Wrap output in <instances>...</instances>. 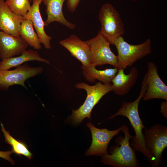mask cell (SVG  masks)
I'll return each instance as SVG.
<instances>
[{"instance_id": "484cf974", "label": "cell", "mask_w": 167, "mask_h": 167, "mask_svg": "<svg viewBox=\"0 0 167 167\" xmlns=\"http://www.w3.org/2000/svg\"></svg>"}, {"instance_id": "7402d4cb", "label": "cell", "mask_w": 167, "mask_h": 167, "mask_svg": "<svg viewBox=\"0 0 167 167\" xmlns=\"http://www.w3.org/2000/svg\"><path fill=\"white\" fill-rule=\"evenodd\" d=\"M67 2V7L69 11L74 12L78 7L81 0H66Z\"/></svg>"}, {"instance_id": "cb8c5ba5", "label": "cell", "mask_w": 167, "mask_h": 167, "mask_svg": "<svg viewBox=\"0 0 167 167\" xmlns=\"http://www.w3.org/2000/svg\"><path fill=\"white\" fill-rule=\"evenodd\" d=\"M161 113L165 118H167V101H163L161 104Z\"/></svg>"}, {"instance_id": "d6986e66", "label": "cell", "mask_w": 167, "mask_h": 167, "mask_svg": "<svg viewBox=\"0 0 167 167\" xmlns=\"http://www.w3.org/2000/svg\"><path fill=\"white\" fill-rule=\"evenodd\" d=\"M33 26L31 20L25 19L21 24L19 34L28 45L35 49L39 50L41 48V43L37 33L34 30Z\"/></svg>"}, {"instance_id": "ffe728a7", "label": "cell", "mask_w": 167, "mask_h": 167, "mask_svg": "<svg viewBox=\"0 0 167 167\" xmlns=\"http://www.w3.org/2000/svg\"><path fill=\"white\" fill-rule=\"evenodd\" d=\"M1 125L5 141L7 143L12 146L13 153L17 155H23L28 159H31L32 157V154L29 150L27 144L23 141L15 139L10 134L8 131H6L2 123H1Z\"/></svg>"}, {"instance_id": "ba28073f", "label": "cell", "mask_w": 167, "mask_h": 167, "mask_svg": "<svg viewBox=\"0 0 167 167\" xmlns=\"http://www.w3.org/2000/svg\"><path fill=\"white\" fill-rule=\"evenodd\" d=\"M43 71L42 66H32L25 63L12 70L0 69V89L6 91L14 85H20L26 89V80L41 74Z\"/></svg>"}, {"instance_id": "9c48e42d", "label": "cell", "mask_w": 167, "mask_h": 167, "mask_svg": "<svg viewBox=\"0 0 167 167\" xmlns=\"http://www.w3.org/2000/svg\"><path fill=\"white\" fill-rule=\"evenodd\" d=\"M87 126L91 131L92 141L90 148L85 152L86 156L95 155L102 156L108 154L107 148L113 137L122 131V126L115 130L110 131L106 128L100 129L95 127L91 122Z\"/></svg>"}, {"instance_id": "52a82bcc", "label": "cell", "mask_w": 167, "mask_h": 167, "mask_svg": "<svg viewBox=\"0 0 167 167\" xmlns=\"http://www.w3.org/2000/svg\"><path fill=\"white\" fill-rule=\"evenodd\" d=\"M85 41L90 51L91 64L96 66L107 64L117 68V56L111 51L110 43L100 31L96 36Z\"/></svg>"}, {"instance_id": "ac0fdd59", "label": "cell", "mask_w": 167, "mask_h": 167, "mask_svg": "<svg viewBox=\"0 0 167 167\" xmlns=\"http://www.w3.org/2000/svg\"><path fill=\"white\" fill-rule=\"evenodd\" d=\"M82 73L85 79L90 82L95 83L97 79L104 84L111 83L112 81L118 72L117 67L99 70L96 66L91 64L88 66L82 65Z\"/></svg>"}, {"instance_id": "3957f363", "label": "cell", "mask_w": 167, "mask_h": 167, "mask_svg": "<svg viewBox=\"0 0 167 167\" xmlns=\"http://www.w3.org/2000/svg\"><path fill=\"white\" fill-rule=\"evenodd\" d=\"M75 87L84 89L87 93V97L83 104L75 110L72 109V115L69 117L73 123L79 124L86 118L91 119L92 109L103 96L112 91V84H103L99 82L91 86L81 82L77 83Z\"/></svg>"}, {"instance_id": "2e32d148", "label": "cell", "mask_w": 167, "mask_h": 167, "mask_svg": "<svg viewBox=\"0 0 167 167\" xmlns=\"http://www.w3.org/2000/svg\"><path fill=\"white\" fill-rule=\"evenodd\" d=\"M66 0H43L46 6L47 18L44 22L45 26H47L54 22L59 23L68 28L73 29L75 25L68 21L62 11V6Z\"/></svg>"}, {"instance_id": "5b68a950", "label": "cell", "mask_w": 167, "mask_h": 167, "mask_svg": "<svg viewBox=\"0 0 167 167\" xmlns=\"http://www.w3.org/2000/svg\"><path fill=\"white\" fill-rule=\"evenodd\" d=\"M98 19L101 33L110 44L113 45L115 40L125 33L124 25L119 13L111 4L105 3L101 8Z\"/></svg>"}, {"instance_id": "44dd1931", "label": "cell", "mask_w": 167, "mask_h": 167, "mask_svg": "<svg viewBox=\"0 0 167 167\" xmlns=\"http://www.w3.org/2000/svg\"><path fill=\"white\" fill-rule=\"evenodd\" d=\"M5 3L13 12L23 16L31 7L29 0H6Z\"/></svg>"}, {"instance_id": "4fadbf2b", "label": "cell", "mask_w": 167, "mask_h": 167, "mask_svg": "<svg viewBox=\"0 0 167 167\" xmlns=\"http://www.w3.org/2000/svg\"><path fill=\"white\" fill-rule=\"evenodd\" d=\"M24 16L13 12L4 0H0V30L11 35L20 36L19 29Z\"/></svg>"}, {"instance_id": "7c38bea8", "label": "cell", "mask_w": 167, "mask_h": 167, "mask_svg": "<svg viewBox=\"0 0 167 167\" xmlns=\"http://www.w3.org/2000/svg\"><path fill=\"white\" fill-rule=\"evenodd\" d=\"M59 43L70 52L72 56L78 60L82 65L91 64L90 51L85 41H83L77 36L72 34L61 41Z\"/></svg>"}, {"instance_id": "d4e9b609", "label": "cell", "mask_w": 167, "mask_h": 167, "mask_svg": "<svg viewBox=\"0 0 167 167\" xmlns=\"http://www.w3.org/2000/svg\"><path fill=\"white\" fill-rule=\"evenodd\" d=\"M29 1L30 2L32 1V0H29Z\"/></svg>"}, {"instance_id": "e0dca14e", "label": "cell", "mask_w": 167, "mask_h": 167, "mask_svg": "<svg viewBox=\"0 0 167 167\" xmlns=\"http://www.w3.org/2000/svg\"><path fill=\"white\" fill-rule=\"evenodd\" d=\"M34 61L50 64L49 60L41 57L37 51L29 49L26 50L18 56L2 60L0 62V69L8 70L20 66L26 62Z\"/></svg>"}, {"instance_id": "277c9868", "label": "cell", "mask_w": 167, "mask_h": 167, "mask_svg": "<svg viewBox=\"0 0 167 167\" xmlns=\"http://www.w3.org/2000/svg\"><path fill=\"white\" fill-rule=\"evenodd\" d=\"M151 41L148 39L144 42L138 45H131L127 42L122 36L115 41L114 45L117 50L118 69H125L131 66L138 61L151 53Z\"/></svg>"}, {"instance_id": "8fae6325", "label": "cell", "mask_w": 167, "mask_h": 167, "mask_svg": "<svg viewBox=\"0 0 167 167\" xmlns=\"http://www.w3.org/2000/svg\"><path fill=\"white\" fill-rule=\"evenodd\" d=\"M28 45L20 36L0 31V58L2 60L20 55L26 50Z\"/></svg>"}, {"instance_id": "8992f818", "label": "cell", "mask_w": 167, "mask_h": 167, "mask_svg": "<svg viewBox=\"0 0 167 167\" xmlns=\"http://www.w3.org/2000/svg\"><path fill=\"white\" fill-rule=\"evenodd\" d=\"M144 129L143 139L145 147L154 158L152 166L158 167L162 161V152L167 147V127L156 124L149 129Z\"/></svg>"}, {"instance_id": "6da1fadb", "label": "cell", "mask_w": 167, "mask_h": 167, "mask_svg": "<svg viewBox=\"0 0 167 167\" xmlns=\"http://www.w3.org/2000/svg\"><path fill=\"white\" fill-rule=\"evenodd\" d=\"M141 86L139 95L136 99L133 102H123L117 112L108 119H113L118 115H122L128 118L135 134V135L132 136L131 139V142L130 144V146L135 151L141 152L152 164L154 161V157L145 147L143 130L146 128L139 117L138 111L139 102L143 98L147 87L145 77L141 82Z\"/></svg>"}, {"instance_id": "5bb4252c", "label": "cell", "mask_w": 167, "mask_h": 167, "mask_svg": "<svg viewBox=\"0 0 167 167\" xmlns=\"http://www.w3.org/2000/svg\"><path fill=\"white\" fill-rule=\"evenodd\" d=\"M43 0H33L30 9L24 17L32 22L41 43L44 45L45 49H50L51 48L50 42L52 37L45 32L44 22L40 11V6Z\"/></svg>"}, {"instance_id": "30bf717a", "label": "cell", "mask_w": 167, "mask_h": 167, "mask_svg": "<svg viewBox=\"0 0 167 167\" xmlns=\"http://www.w3.org/2000/svg\"><path fill=\"white\" fill-rule=\"evenodd\" d=\"M144 76L147 87L143 97V100L160 99L167 101V86L160 78L158 68L154 63L148 62L147 72Z\"/></svg>"}, {"instance_id": "9a60e30c", "label": "cell", "mask_w": 167, "mask_h": 167, "mask_svg": "<svg viewBox=\"0 0 167 167\" xmlns=\"http://www.w3.org/2000/svg\"><path fill=\"white\" fill-rule=\"evenodd\" d=\"M124 69H118V72L112 81V91L120 96L125 95L135 84L138 77V71L133 67L130 73L126 75Z\"/></svg>"}, {"instance_id": "603a6c76", "label": "cell", "mask_w": 167, "mask_h": 167, "mask_svg": "<svg viewBox=\"0 0 167 167\" xmlns=\"http://www.w3.org/2000/svg\"><path fill=\"white\" fill-rule=\"evenodd\" d=\"M12 150L7 151H0V157L9 161L12 165H14L13 160L10 157V155L13 153Z\"/></svg>"}, {"instance_id": "7a4b0ae2", "label": "cell", "mask_w": 167, "mask_h": 167, "mask_svg": "<svg viewBox=\"0 0 167 167\" xmlns=\"http://www.w3.org/2000/svg\"><path fill=\"white\" fill-rule=\"evenodd\" d=\"M122 131L124 136H120L116 140L117 145L110 148V154L103 155L101 162L113 167L140 166L135 151L130 146L129 141L132 138L127 126L122 125Z\"/></svg>"}]
</instances>
